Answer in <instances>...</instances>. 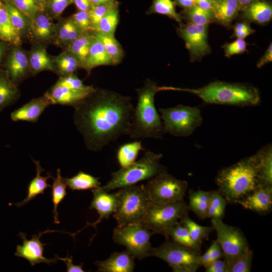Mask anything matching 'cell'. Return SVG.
I'll return each instance as SVG.
<instances>
[{
	"mask_svg": "<svg viewBox=\"0 0 272 272\" xmlns=\"http://www.w3.org/2000/svg\"><path fill=\"white\" fill-rule=\"evenodd\" d=\"M73 107L74 123L92 151L127 134L134 110L129 97L96 88Z\"/></svg>",
	"mask_w": 272,
	"mask_h": 272,
	"instance_id": "obj_1",
	"label": "cell"
},
{
	"mask_svg": "<svg viewBox=\"0 0 272 272\" xmlns=\"http://www.w3.org/2000/svg\"><path fill=\"white\" fill-rule=\"evenodd\" d=\"M158 91L173 90L193 94L207 103L237 106H252L259 104L258 89L249 85L216 81L198 88L170 86L158 87Z\"/></svg>",
	"mask_w": 272,
	"mask_h": 272,
	"instance_id": "obj_2",
	"label": "cell"
},
{
	"mask_svg": "<svg viewBox=\"0 0 272 272\" xmlns=\"http://www.w3.org/2000/svg\"><path fill=\"white\" fill-rule=\"evenodd\" d=\"M258 172L255 155L222 169L216 182L218 190L230 203H237L258 185Z\"/></svg>",
	"mask_w": 272,
	"mask_h": 272,
	"instance_id": "obj_3",
	"label": "cell"
},
{
	"mask_svg": "<svg viewBox=\"0 0 272 272\" xmlns=\"http://www.w3.org/2000/svg\"><path fill=\"white\" fill-rule=\"evenodd\" d=\"M157 87L155 83L147 80L144 86L137 90L138 102L127 133L131 138L160 139L165 133L154 103Z\"/></svg>",
	"mask_w": 272,
	"mask_h": 272,
	"instance_id": "obj_4",
	"label": "cell"
},
{
	"mask_svg": "<svg viewBox=\"0 0 272 272\" xmlns=\"http://www.w3.org/2000/svg\"><path fill=\"white\" fill-rule=\"evenodd\" d=\"M162 157L161 154L147 151L138 161L112 172L111 179L101 187L109 192L152 178L160 172L166 170L165 167L160 163Z\"/></svg>",
	"mask_w": 272,
	"mask_h": 272,
	"instance_id": "obj_5",
	"label": "cell"
},
{
	"mask_svg": "<svg viewBox=\"0 0 272 272\" xmlns=\"http://www.w3.org/2000/svg\"><path fill=\"white\" fill-rule=\"evenodd\" d=\"M118 204L113 217L118 225L141 223L150 201L143 184L126 186L116 192Z\"/></svg>",
	"mask_w": 272,
	"mask_h": 272,
	"instance_id": "obj_6",
	"label": "cell"
},
{
	"mask_svg": "<svg viewBox=\"0 0 272 272\" xmlns=\"http://www.w3.org/2000/svg\"><path fill=\"white\" fill-rule=\"evenodd\" d=\"M188 205L184 199L168 203L150 200L141 223L153 234L163 235L167 239L170 230L181 219L188 215Z\"/></svg>",
	"mask_w": 272,
	"mask_h": 272,
	"instance_id": "obj_7",
	"label": "cell"
},
{
	"mask_svg": "<svg viewBox=\"0 0 272 272\" xmlns=\"http://www.w3.org/2000/svg\"><path fill=\"white\" fill-rule=\"evenodd\" d=\"M164 130L175 137H188L202 123L200 109L196 107L179 104L159 109Z\"/></svg>",
	"mask_w": 272,
	"mask_h": 272,
	"instance_id": "obj_8",
	"label": "cell"
},
{
	"mask_svg": "<svg viewBox=\"0 0 272 272\" xmlns=\"http://www.w3.org/2000/svg\"><path fill=\"white\" fill-rule=\"evenodd\" d=\"M153 233L141 223L118 225L113 232L114 242L124 246L134 258L151 256L153 247L150 238Z\"/></svg>",
	"mask_w": 272,
	"mask_h": 272,
	"instance_id": "obj_9",
	"label": "cell"
},
{
	"mask_svg": "<svg viewBox=\"0 0 272 272\" xmlns=\"http://www.w3.org/2000/svg\"><path fill=\"white\" fill-rule=\"evenodd\" d=\"M201 252L173 241L153 247L151 256L159 258L174 272H195L200 266Z\"/></svg>",
	"mask_w": 272,
	"mask_h": 272,
	"instance_id": "obj_10",
	"label": "cell"
},
{
	"mask_svg": "<svg viewBox=\"0 0 272 272\" xmlns=\"http://www.w3.org/2000/svg\"><path fill=\"white\" fill-rule=\"evenodd\" d=\"M144 186L150 200L168 203L183 199L188 184L186 181L178 179L165 170L149 179Z\"/></svg>",
	"mask_w": 272,
	"mask_h": 272,
	"instance_id": "obj_11",
	"label": "cell"
},
{
	"mask_svg": "<svg viewBox=\"0 0 272 272\" xmlns=\"http://www.w3.org/2000/svg\"><path fill=\"white\" fill-rule=\"evenodd\" d=\"M211 222L223 258L228 263L250 250L245 236L238 228L224 223L222 219H211Z\"/></svg>",
	"mask_w": 272,
	"mask_h": 272,
	"instance_id": "obj_12",
	"label": "cell"
},
{
	"mask_svg": "<svg viewBox=\"0 0 272 272\" xmlns=\"http://www.w3.org/2000/svg\"><path fill=\"white\" fill-rule=\"evenodd\" d=\"M208 26L188 23L182 24L178 29V33L183 39L193 60L201 58L211 51L208 41Z\"/></svg>",
	"mask_w": 272,
	"mask_h": 272,
	"instance_id": "obj_13",
	"label": "cell"
},
{
	"mask_svg": "<svg viewBox=\"0 0 272 272\" xmlns=\"http://www.w3.org/2000/svg\"><path fill=\"white\" fill-rule=\"evenodd\" d=\"M54 232L55 231L47 230L33 235L30 240L26 238L25 233L20 232L19 236L23 240V243L22 245L17 246L15 255L27 259L31 266L40 263L50 264L56 262L57 259L55 257L53 259H48L43 256L44 247L46 244L42 243L40 240V238L43 234Z\"/></svg>",
	"mask_w": 272,
	"mask_h": 272,
	"instance_id": "obj_14",
	"label": "cell"
},
{
	"mask_svg": "<svg viewBox=\"0 0 272 272\" xmlns=\"http://www.w3.org/2000/svg\"><path fill=\"white\" fill-rule=\"evenodd\" d=\"M93 198L90 209L97 211L99 217L94 222L87 223L88 226H93L96 229V226L103 219H108L110 216L115 212L117 204L118 197L116 192L108 193L101 186L92 189Z\"/></svg>",
	"mask_w": 272,
	"mask_h": 272,
	"instance_id": "obj_15",
	"label": "cell"
},
{
	"mask_svg": "<svg viewBox=\"0 0 272 272\" xmlns=\"http://www.w3.org/2000/svg\"><path fill=\"white\" fill-rule=\"evenodd\" d=\"M237 203L256 213H266L272 206V185H258Z\"/></svg>",
	"mask_w": 272,
	"mask_h": 272,
	"instance_id": "obj_16",
	"label": "cell"
},
{
	"mask_svg": "<svg viewBox=\"0 0 272 272\" xmlns=\"http://www.w3.org/2000/svg\"><path fill=\"white\" fill-rule=\"evenodd\" d=\"M93 87L85 90H74L55 84L44 94L51 104H60L75 106L94 91Z\"/></svg>",
	"mask_w": 272,
	"mask_h": 272,
	"instance_id": "obj_17",
	"label": "cell"
},
{
	"mask_svg": "<svg viewBox=\"0 0 272 272\" xmlns=\"http://www.w3.org/2000/svg\"><path fill=\"white\" fill-rule=\"evenodd\" d=\"M51 103L46 96L34 98L11 113L14 121H25L35 122L44 110Z\"/></svg>",
	"mask_w": 272,
	"mask_h": 272,
	"instance_id": "obj_18",
	"label": "cell"
},
{
	"mask_svg": "<svg viewBox=\"0 0 272 272\" xmlns=\"http://www.w3.org/2000/svg\"><path fill=\"white\" fill-rule=\"evenodd\" d=\"M134 258L127 251L114 252L103 261H96L95 264L99 272H132L135 267Z\"/></svg>",
	"mask_w": 272,
	"mask_h": 272,
	"instance_id": "obj_19",
	"label": "cell"
},
{
	"mask_svg": "<svg viewBox=\"0 0 272 272\" xmlns=\"http://www.w3.org/2000/svg\"><path fill=\"white\" fill-rule=\"evenodd\" d=\"M28 32L35 40L46 42L54 37L55 27L51 18L44 11H41L30 21Z\"/></svg>",
	"mask_w": 272,
	"mask_h": 272,
	"instance_id": "obj_20",
	"label": "cell"
},
{
	"mask_svg": "<svg viewBox=\"0 0 272 272\" xmlns=\"http://www.w3.org/2000/svg\"><path fill=\"white\" fill-rule=\"evenodd\" d=\"M7 68L11 80L16 83L26 76L29 69L28 57L23 51L14 48L8 57Z\"/></svg>",
	"mask_w": 272,
	"mask_h": 272,
	"instance_id": "obj_21",
	"label": "cell"
},
{
	"mask_svg": "<svg viewBox=\"0 0 272 272\" xmlns=\"http://www.w3.org/2000/svg\"><path fill=\"white\" fill-rule=\"evenodd\" d=\"M258 185H272V147L268 144L255 154Z\"/></svg>",
	"mask_w": 272,
	"mask_h": 272,
	"instance_id": "obj_22",
	"label": "cell"
},
{
	"mask_svg": "<svg viewBox=\"0 0 272 272\" xmlns=\"http://www.w3.org/2000/svg\"><path fill=\"white\" fill-rule=\"evenodd\" d=\"M113 65L114 64L112 60L106 52L101 42L94 36L88 54L82 67L89 74L92 69L97 66Z\"/></svg>",
	"mask_w": 272,
	"mask_h": 272,
	"instance_id": "obj_23",
	"label": "cell"
},
{
	"mask_svg": "<svg viewBox=\"0 0 272 272\" xmlns=\"http://www.w3.org/2000/svg\"><path fill=\"white\" fill-rule=\"evenodd\" d=\"M33 161L36 165V174L28 186L27 195L26 198L19 202L10 203L9 205H14L20 208L32 200L38 195L44 194L45 190L47 187H51V185L47 183V180L49 178H52V176L48 172L46 176H41V173L44 170L41 167L39 161L33 160Z\"/></svg>",
	"mask_w": 272,
	"mask_h": 272,
	"instance_id": "obj_24",
	"label": "cell"
},
{
	"mask_svg": "<svg viewBox=\"0 0 272 272\" xmlns=\"http://www.w3.org/2000/svg\"><path fill=\"white\" fill-rule=\"evenodd\" d=\"M239 10L237 0H214V19L223 25H229L237 16Z\"/></svg>",
	"mask_w": 272,
	"mask_h": 272,
	"instance_id": "obj_25",
	"label": "cell"
},
{
	"mask_svg": "<svg viewBox=\"0 0 272 272\" xmlns=\"http://www.w3.org/2000/svg\"><path fill=\"white\" fill-rule=\"evenodd\" d=\"M243 11L246 19L258 24H265L271 19V5L264 1L255 0Z\"/></svg>",
	"mask_w": 272,
	"mask_h": 272,
	"instance_id": "obj_26",
	"label": "cell"
},
{
	"mask_svg": "<svg viewBox=\"0 0 272 272\" xmlns=\"http://www.w3.org/2000/svg\"><path fill=\"white\" fill-rule=\"evenodd\" d=\"M21 36L11 23L3 3L0 8V39L18 46L21 44Z\"/></svg>",
	"mask_w": 272,
	"mask_h": 272,
	"instance_id": "obj_27",
	"label": "cell"
},
{
	"mask_svg": "<svg viewBox=\"0 0 272 272\" xmlns=\"http://www.w3.org/2000/svg\"><path fill=\"white\" fill-rule=\"evenodd\" d=\"M18 89L7 71L0 70V111L14 102L18 97Z\"/></svg>",
	"mask_w": 272,
	"mask_h": 272,
	"instance_id": "obj_28",
	"label": "cell"
},
{
	"mask_svg": "<svg viewBox=\"0 0 272 272\" xmlns=\"http://www.w3.org/2000/svg\"><path fill=\"white\" fill-rule=\"evenodd\" d=\"M28 60L29 69L33 74L44 71H56L52 58L43 47L33 50L30 54Z\"/></svg>",
	"mask_w": 272,
	"mask_h": 272,
	"instance_id": "obj_29",
	"label": "cell"
},
{
	"mask_svg": "<svg viewBox=\"0 0 272 272\" xmlns=\"http://www.w3.org/2000/svg\"><path fill=\"white\" fill-rule=\"evenodd\" d=\"M189 210L192 211L200 219L208 218L210 202V192L203 190L189 192Z\"/></svg>",
	"mask_w": 272,
	"mask_h": 272,
	"instance_id": "obj_30",
	"label": "cell"
},
{
	"mask_svg": "<svg viewBox=\"0 0 272 272\" xmlns=\"http://www.w3.org/2000/svg\"><path fill=\"white\" fill-rule=\"evenodd\" d=\"M92 33L93 35L101 42L114 64L120 63L124 56V51L121 45L115 38L114 36L95 31H92Z\"/></svg>",
	"mask_w": 272,
	"mask_h": 272,
	"instance_id": "obj_31",
	"label": "cell"
},
{
	"mask_svg": "<svg viewBox=\"0 0 272 272\" xmlns=\"http://www.w3.org/2000/svg\"><path fill=\"white\" fill-rule=\"evenodd\" d=\"M64 181L69 188L72 190L92 189L101 185L99 178L81 171L71 178H65Z\"/></svg>",
	"mask_w": 272,
	"mask_h": 272,
	"instance_id": "obj_32",
	"label": "cell"
},
{
	"mask_svg": "<svg viewBox=\"0 0 272 272\" xmlns=\"http://www.w3.org/2000/svg\"><path fill=\"white\" fill-rule=\"evenodd\" d=\"M52 178L53 182L51 186V199L53 207L54 223L58 224L60 222L58 220L57 207L67 194L66 191L67 185L65 182L64 178L61 175L60 169H57L56 177H52Z\"/></svg>",
	"mask_w": 272,
	"mask_h": 272,
	"instance_id": "obj_33",
	"label": "cell"
},
{
	"mask_svg": "<svg viewBox=\"0 0 272 272\" xmlns=\"http://www.w3.org/2000/svg\"><path fill=\"white\" fill-rule=\"evenodd\" d=\"M143 150L141 141L124 144L118 148L117 159L121 168L126 167L135 161L139 152Z\"/></svg>",
	"mask_w": 272,
	"mask_h": 272,
	"instance_id": "obj_34",
	"label": "cell"
},
{
	"mask_svg": "<svg viewBox=\"0 0 272 272\" xmlns=\"http://www.w3.org/2000/svg\"><path fill=\"white\" fill-rule=\"evenodd\" d=\"M82 33L70 18L62 22L57 29L55 28L57 43L66 46Z\"/></svg>",
	"mask_w": 272,
	"mask_h": 272,
	"instance_id": "obj_35",
	"label": "cell"
},
{
	"mask_svg": "<svg viewBox=\"0 0 272 272\" xmlns=\"http://www.w3.org/2000/svg\"><path fill=\"white\" fill-rule=\"evenodd\" d=\"M52 60L56 71L62 76L74 74L79 67H81L78 60L66 51L53 57Z\"/></svg>",
	"mask_w": 272,
	"mask_h": 272,
	"instance_id": "obj_36",
	"label": "cell"
},
{
	"mask_svg": "<svg viewBox=\"0 0 272 272\" xmlns=\"http://www.w3.org/2000/svg\"><path fill=\"white\" fill-rule=\"evenodd\" d=\"M169 237H171L173 241L201 252V244L191 238L187 229L180 221L170 230L168 234V238Z\"/></svg>",
	"mask_w": 272,
	"mask_h": 272,
	"instance_id": "obj_37",
	"label": "cell"
},
{
	"mask_svg": "<svg viewBox=\"0 0 272 272\" xmlns=\"http://www.w3.org/2000/svg\"><path fill=\"white\" fill-rule=\"evenodd\" d=\"M175 3L172 0H153L148 14H158L166 16L182 24L181 16L176 12Z\"/></svg>",
	"mask_w": 272,
	"mask_h": 272,
	"instance_id": "obj_38",
	"label": "cell"
},
{
	"mask_svg": "<svg viewBox=\"0 0 272 272\" xmlns=\"http://www.w3.org/2000/svg\"><path fill=\"white\" fill-rule=\"evenodd\" d=\"M180 222L187 229L191 238L201 245L203 240L208 239L210 234L214 230L212 226L198 225L192 221L188 215L181 219Z\"/></svg>",
	"mask_w": 272,
	"mask_h": 272,
	"instance_id": "obj_39",
	"label": "cell"
},
{
	"mask_svg": "<svg viewBox=\"0 0 272 272\" xmlns=\"http://www.w3.org/2000/svg\"><path fill=\"white\" fill-rule=\"evenodd\" d=\"M209 192L210 202L208 210V218L213 219H222L227 201L218 190Z\"/></svg>",
	"mask_w": 272,
	"mask_h": 272,
	"instance_id": "obj_40",
	"label": "cell"
},
{
	"mask_svg": "<svg viewBox=\"0 0 272 272\" xmlns=\"http://www.w3.org/2000/svg\"><path fill=\"white\" fill-rule=\"evenodd\" d=\"M119 14L118 6L108 12L100 20L95 32L104 34L114 36L119 22Z\"/></svg>",
	"mask_w": 272,
	"mask_h": 272,
	"instance_id": "obj_41",
	"label": "cell"
},
{
	"mask_svg": "<svg viewBox=\"0 0 272 272\" xmlns=\"http://www.w3.org/2000/svg\"><path fill=\"white\" fill-rule=\"evenodd\" d=\"M3 3L6 7L11 23L22 36L28 31L30 23V20L11 3Z\"/></svg>",
	"mask_w": 272,
	"mask_h": 272,
	"instance_id": "obj_42",
	"label": "cell"
},
{
	"mask_svg": "<svg viewBox=\"0 0 272 272\" xmlns=\"http://www.w3.org/2000/svg\"><path fill=\"white\" fill-rule=\"evenodd\" d=\"M186 18L188 23L198 25H207L214 19L212 12L202 10L196 6L186 10Z\"/></svg>",
	"mask_w": 272,
	"mask_h": 272,
	"instance_id": "obj_43",
	"label": "cell"
},
{
	"mask_svg": "<svg viewBox=\"0 0 272 272\" xmlns=\"http://www.w3.org/2000/svg\"><path fill=\"white\" fill-rule=\"evenodd\" d=\"M118 6L117 2L92 6L88 11L92 31H95L101 19L110 10Z\"/></svg>",
	"mask_w": 272,
	"mask_h": 272,
	"instance_id": "obj_44",
	"label": "cell"
},
{
	"mask_svg": "<svg viewBox=\"0 0 272 272\" xmlns=\"http://www.w3.org/2000/svg\"><path fill=\"white\" fill-rule=\"evenodd\" d=\"M31 21L40 11H43L35 0H13L9 2Z\"/></svg>",
	"mask_w": 272,
	"mask_h": 272,
	"instance_id": "obj_45",
	"label": "cell"
},
{
	"mask_svg": "<svg viewBox=\"0 0 272 272\" xmlns=\"http://www.w3.org/2000/svg\"><path fill=\"white\" fill-rule=\"evenodd\" d=\"M253 258L252 251L250 250L229 263L228 272H249L251 271Z\"/></svg>",
	"mask_w": 272,
	"mask_h": 272,
	"instance_id": "obj_46",
	"label": "cell"
},
{
	"mask_svg": "<svg viewBox=\"0 0 272 272\" xmlns=\"http://www.w3.org/2000/svg\"><path fill=\"white\" fill-rule=\"evenodd\" d=\"M72 3L73 0H48L44 11L51 19L57 18Z\"/></svg>",
	"mask_w": 272,
	"mask_h": 272,
	"instance_id": "obj_47",
	"label": "cell"
},
{
	"mask_svg": "<svg viewBox=\"0 0 272 272\" xmlns=\"http://www.w3.org/2000/svg\"><path fill=\"white\" fill-rule=\"evenodd\" d=\"M56 84L77 90H88L93 87L84 85L83 81L74 74L61 77Z\"/></svg>",
	"mask_w": 272,
	"mask_h": 272,
	"instance_id": "obj_48",
	"label": "cell"
},
{
	"mask_svg": "<svg viewBox=\"0 0 272 272\" xmlns=\"http://www.w3.org/2000/svg\"><path fill=\"white\" fill-rule=\"evenodd\" d=\"M70 18L82 32L92 31L88 11H78Z\"/></svg>",
	"mask_w": 272,
	"mask_h": 272,
	"instance_id": "obj_49",
	"label": "cell"
},
{
	"mask_svg": "<svg viewBox=\"0 0 272 272\" xmlns=\"http://www.w3.org/2000/svg\"><path fill=\"white\" fill-rule=\"evenodd\" d=\"M225 55L227 57L239 54L246 51L247 43L244 39L237 38L231 43H226L223 46Z\"/></svg>",
	"mask_w": 272,
	"mask_h": 272,
	"instance_id": "obj_50",
	"label": "cell"
},
{
	"mask_svg": "<svg viewBox=\"0 0 272 272\" xmlns=\"http://www.w3.org/2000/svg\"><path fill=\"white\" fill-rule=\"evenodd\" d=\"M254 32V30L246 22L238 23L234 27V34L237 38L244 39Z\"/></svg>",
	"mask_w": 272,
	"mask_h": 272,
	"instance_id": "obj_51",
	"label": "cell"
},
{
	"mask_svg": "<svg viewBox=\"0 0 272 272\" xmlns=\"http://www.w3.org/2000/svg\"><path fill=\"white\" fill-rule=\"evenodd\" d=\"M229 263L225 260L217 259L205 267L206 272H228Z\"/></svg>",
	"mask_w": 272,
	"mask_h": 272,
	"instance_id": "obj_52",
	"label": "cell"
},
{
	"mask_svg": "<svg viewBox=\"0 0 272 272\" xmlns=\"http://www.w3.org/2000/svg\"><path fill=\"white\" fill-rule=\"evenodd\" d=\"M54 256L57 260L63 261L66 265V271L67 272H84L85 271L83 268V264L81 263L79 265H75L73 263V257L71 256L70 257L67 256L64 258H61L57 255H55Z\"/></svg>",
	"mask_w": 272,
	"mask_h": 272,
	"instance_id": "obj_53",
	"label": "cell"
},
{
	"mask_svg": "<svg viewBox=\"0 0 272 272\" xmlns=\"http://www.w3.org/2000/svg\"><path fill=\"white\" fill-rule=\"evenodd\" d=\"M209 248H210L211 251L210 264L223 257V253L221 247L216 240L213 241Z\"/></svg>",
	"mask_w": 272,
	"mask_h": 272,
	"instance_id": "obj_54",
	"label": "cell"
},
{
	"mask_svg": "<svg viewBox=\"0 0 272 272\" xmlns=\"http://www.w3.org/2000/svg\"><path fill=\"white\" fill-rule=\"evenodd\" d=\"M272 61V44L270 43L265 52L260 59L257 64L258 68L262 67L265 64L271 62Z\"/></svg>",
	"mask_w": 272,
	"mask_h": 272,
	"instance_id": "obj_55",
	"label": "cell"
},
{
	"mask_svg": "<svg viewBox=\"0 0 272 272\" xmlns=\"http://www.w3.org/2000/svg\"><path fill=\"white\" fill-rule=\"evenodd\" d=\"M195 6L202 10L213 13L214 0H195Z\"/></svg>",
	"mask_w": 272,
	"mask_h": 272,
	"instance_id": "obj_56",
	"label": "cell"
},
{
	"mask_svg": "<svg viewBox=\"0 0 272 272\" xmlns=\"http://www.w3.org/2000/svg\"><path fill=\"white\" fill-rule=\"evenodd\" d=\"M73 3L80 11H89L92 7L90 0H73Z\"/></svg>",
	"mask_w": 272,
	"mask_h": 272,
	"instance_id": "obj_57",
	"label": "cell"
},
{
	"mask_svg": "<svg viewBox=\"0 0 272 272\" xmlns=\"http://www.w3.org/2000/svg\"><path fill=\"white\" fill-rule=\"evenodd\" d=\"M174 2L175 4L185 10L195 6V0H174Z\"/></svg>",
	"mask_w": 272,
	"mask_h": 272,
	"instance_id": "obj_58",
	"label": "cell"
},
{
	"mask_svg": "<svg viewBox=\"0 0 272 272\" xmlns=\"http://www.w3.org/2000/svg\"><path fill=\"white\" fill-rule=\"evenodd\" d=\"M92 6L114 3L116 0H90Z\"/></svg>",
	"mask_w": 272,
	"mask_h": 272,
	"instance_id": "obj_59",
	"label": "cell"
},
{
	"mask_svg": "<svg viewBox=\"0 0 272 272\" xmlns=\"http://www.w3.org/2000/svg\"><path fill=\"white\" fill-rule=\"evenodd\" d=\"M239 6L240 10H243L247 6H248L251 3L254 2L255 0H237Z\"/></svg>",
	"mask_w": 272,
	"mask_h": 272,
	"instance_id": "obj_60",
	"label": "cell"
},
{
	"mask_svg": "<svg viewBox=\"0 0 272 272\" xmlns=\"http://www.w3.org/2000/svg\"><path fill=\"white\" fill-rule=\"evenodd\" d=\"M6 44L5 42H0V63L6 50Z\"/></svg>",
	"mask_w": 272,
	"mask_h": 272,
	"instance_id": "obj_61",
	"label": "cell"
},
{
	"mask_svg": "<svg viewBox=\"0 0 272 272\" xmlns=\"http://www.w3.org/2000/svg\"><path fill=\"white\" fill-rule=\"evenodd\" d=\"M39 6L44 11L45 6L48 0H35Z\"/></svg>",
	"mask_w": 272,
	"mask_h": 272,
	"instance_id": "obj_62",
	"label": "cell"
},
{
	"mask_svg": "<svg viewBox=\"0 0 272 272\" xmlns=\"http://www.w3.org/2000/svg\"><path fill=\"white\" fill-rule=\"evenodd\" d=\"M3 2H11L13 0H1Z\"/></svg>",
	"mask_w": 272,
	"mask_h": 272,
	"instance_id": "obj_63",
	"label": "cell"
},
{
	"mask_svg": "<svg viewBox=\"0 0 272 272\" xmlns=\"http://www.w3.org/2000/svg\"><path fill=\"white\" fill-rule=\"evenodd\" d=\"M3 5V2L1 0H0V8L2 7Z\"/></svg>",
	"mask_w": 272,
	"mask_h": 272,
	"instance_id": "obj_64",
	"label": "cell"
}]
</instances>
